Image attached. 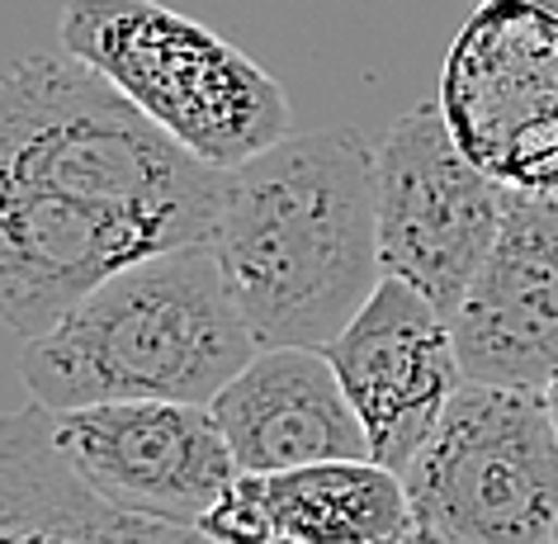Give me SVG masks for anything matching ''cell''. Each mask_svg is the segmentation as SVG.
I'll use <instances>...</instances> for the list:
<instances>
[{"instance_id": "cell-14", "label": "cell", "mask_w": 558, "mask_h": 544, "mask_svg": "<svg viewBox=\"0 0 558 544\" xmlns=\"http://www.w3.org/2000/svg\"><path fill=\"white\" fill-rule=\"evenodd\" d=\"M194 530H199L208 544H279V525H275V507H270V487H265V479L260 473H236V479L204 507Z\"/></svg>"}, {"instance_id": "cell-17", "label": "cell", "mask_w": 558, "mask_h": 544, "mask_svg": "<svg viewBox=\"0 0 558 544\" xmlns=\"http://www.w3.org/2000/svg\"><path fill=\"white\" fill-rule=\"evenodd\" d=\"M554 544H558V535H554Z\"/></svg>"}, {"instance_id": "cell-4", "label": "cell", "mask_w": 558, "mask_h": 544, "mask_svg": "<svg viewBox=\"0 0 558 544\" xmlns=\"http://www.w3.org/2000/svg\"><path fill=\"white\" fill-rule=\"evenodd\" d=\"M62 48L214 171L284 143L294 123L260 62L157 0H62Z\"/></svg>"}, {"instance_id": "cell-6", "label": "cell", "mask_w": 558, "mask_h": 544, "mask_svg": "<svg viewBox=\"0 0 558 544\" xmlns=\"http://www.w3.org/2000/svg\"><path fill=\"white\" fill-rule=\"evenodd\" d=\"M440 114L464 157L511 194L558 200V15L478 0L440 72Z\"/></svg>"}, {"instance_id": "cell-5", "label": "cell", "mask_w": 558, "mask_h": 544, "mask_svg": "<svg viewBox=\"0 0 558 544\" xmlns=\"http://www.w3.org/2000/svg\"><path fill=\"white\" fill-rule=\"evenodd\" d=\"M402 483L412 544H554L558 431L544 394L469 379Z\"/></svg>"}, {"instance_id": "cell-10", "label": "cell", "mask_w": 558, "mask_h": 544, "mask_svg": "<svg viewBox=\"0 0 558 544\" xmlns=\"http://www.w3.org/2000/svg\"><path fill=\"white\" fill-rule=\"evenodd\" d=\"M450 327L473 384L544 394L558 379V200L511 194Z\"/></svg>"}, {"instance_id": "cell-7", "label": "cell", "mask_w": 558, "mask_h": 544, "mask_svg": "<svg viewBox=\"0 0 558 544\" xmlns=\"http://www.w3.org/2000/svg\"><path fill=\"white\" fill-rule=\"evenodd\" d=\"M374 161L384 275L412 285L454 317L497 242L511 190L464 157L440 105H412L388 123Z\"/></svg>"}, {"instance_id": "cell-16", "label": "cell", "mask_w": 558, "mask_h": 544, "mask_svg": "<svg viewBox=\"0 0 558 544\" xmlns=\"http://www.w3.org/2000/svg\"><path fill=\"white\" fill-rule=\"evenodd\" d=\"M539 5H549V10H554V15H558V0H539Z\"/></svg>"}, {"instance_id": "cell-3", "label": "cell", "mask_w": 558, "mask_h": 544, "mask_svg": "<svg viewBox=\"0 0 558 544\" xmlns=\"http://www.w3.org/2000/svg\"><path fill=\"white\" fill-rule=\"evenodd\" d=\"M256 351L214 246L194 242L109 275L58 327L24 341L20 370L48 412L95 402L208 408Z\"/></svg>"}, {"instance_id": "cell-8", "label": "cell", "mask_w": 558, "mask_h": 544, "mask_svg": "<svg viewBox=\"0 0 558 544\" xmlns=\"http://www.w3.org/2000/svg\"><path fill=\"white\" fill-rule=\"evenodd\" d=\"M52 436L114 507L190 530L242 473L214 408L199 402H95L52 412Z\"/></svg>"}, {"instance_id": "cell-11", "label": "cell", "mask_w": 558, "mask_h": 544, "mask_svg": "<svg viewBox=\"0 0 558 544\" xmlns=\"http://www.w3.org/2000/svg\"><path fill=\"white\" fill-rule=\"evenodd\" d=\"M208 408L242 473L270 479L327 459H369L341 374L313 346H265Z\"/></svg>"}, {"instance_id": "cell-2", "label": "cell", "mask_w": 558, "mask_h": 544, "mask_svg": "<svg viewBox=\"0 0 558 544\" xmlns=\"http://www.w3.org/2000/svg\"><path fill=\"white\" fill-rule=\"evenodd\" d=\"M208 246L260 351H327L384 280L369 143L355 129L289 133L222 171Z\"/></svg>"}, {"instance_id": "cell-15", "label": "cell", "mask_w": 558, "mask_h": 544, "mask_svg": "<svg viewBox=\"0 0 558 544\" xmlns=\"http://www.w3.org/2000/svg\"><path fill=\"white\" fill-rule=\"evenodd\" d=\"M544 408H549V422H554V431H558V379L544 388Z\"/></svg>"}, {"instance_id": "cell-13", "label": "cell", "mask_w": 558, "mask_h": 544, "mask_svg": "<svg viewBox=\"0 0 558 544\" xmlns=\"http://www.w3.org/2000/svg\"><path fill=\"white\" fill-rule=\"evenodd\" d=\"M265 487L279 544H412L408 483L379 459H327L270 473Z\"/></svg>"}, {"instance_id": "cell-9", "label": "cell", "mask_w": 558, "mask_h": 544, "mask_svg": "<svg viewBox=\"0 0 558 544\" xmlns=\"http://www.w3.org/2000/svg\"><path fill=\"white\" fill-rule=\"evenodd\" d=\"M327 360L337 365L345 398L369 436V459L393 473H408L422 445L436 436L445 408L469 384L450 317L388 275L351 327L327 346Z\"/></svg>"}, {"instance_id": "cell-12", "label": "cell", "mask_w": 558, "mask_h": 544, "mask_svg": "<svg viewBox=\"0 0 558 544\" xmlns=\"http://www.w3.org/2000/svg\"><path fill=\"white\" fill-rule=\"evenodd\" d=\"M0 544H208L199 530L123 511L58 450L44 402L0 416Z\"/></svg>"}, {"instance_id": "cell-1", "label": "cell", "mask_w": 558, "mask_h": 544, "mask_svg": "<svg viewBox=\"0 0 558 544\" xmlns=\"http://www.w3.org/2000/svg\"><path fill=\"white\" fill-rule=\"evenodd\" d=\"M222 171L72 52L0 72V323L44 337L129 265L208 242Z\"/></svg>"}]
</instances>
